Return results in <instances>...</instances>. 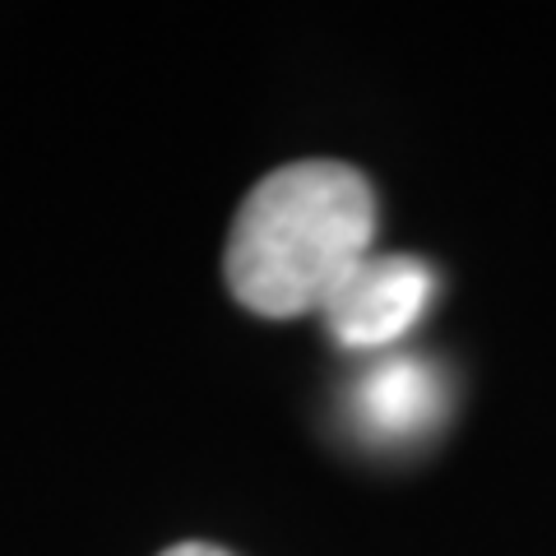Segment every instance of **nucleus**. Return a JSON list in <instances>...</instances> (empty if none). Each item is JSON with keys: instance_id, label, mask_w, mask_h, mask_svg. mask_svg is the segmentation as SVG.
<instances>
[{"instance_id": "f257e3e1", "label": "nucleus", "mask_w": 556, "mask_h": 556, "mask_svg": "<svg viewBox=\"0 0 556 556\" xmlns=\"http://www.w3.org/2000/svg\"><path fill=\"white\" fill-rule=\"evenodd\" d=\"M376 195L348 163L306 159L274 167L237 208L228 288L265 320L320 316L348 274L371 255Z\"/></svg>"}, {"instance_id": "20e7f679", "label": "nucleus", "mask_w": 556, "mask_h": 556, "mask_svg": "<svg viewBox=\"0 0 556 556\" xmlns=\"http://www.w3.org/2000/svg\"><path fill=\"white\" fill-rule=\"evenodd\" d=\"M163 556H232V552H223V547H208V543H177V547H167Z\"/></svg>"}, {"instance_id": "7ed1b4c3", "label": "nucleus", "mask_w": 556, "mask_h": 556, "mask_svg": "<svg viewBox=\"0 0 556 556\" xmlns=\"http://www.w3.org/2000/svg\"><path fill=\"white\" fill-rule=\"evenodd\" d=\"M353 417L371 441H413L445 417V380L427 357H380L353 386Z\"/></svg>"}, {"instance_id": "f03ea898", "label": "nucleus", "mask_w": 556, "mask_h": 556, "mask_svg": "<svg viewBox=\"0 0 556 556\" xmlns=\"http://www.w3.org/2000/svg\"><path fill=\"white\" fill-rule=\"evenodd\" d=\"M437 274L413 255H367L320 306L325 334L348 353H390L427 316Z\"/></svg>"}]
</instances>
